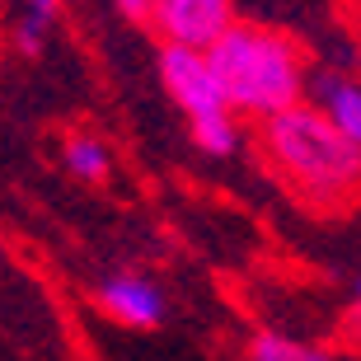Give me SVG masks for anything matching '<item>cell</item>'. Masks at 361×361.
Here are the masks:
<instances>
[{"label":"cell","mask_w":361,"mask_h":361,"mask_svg":"<svg viewBox=\"0 0 361 361\" xmlns=\"http://www.w3.org/2000/svg\"><path fill=\"white\" fill-rule=\"evenodd\" d=\"M207 66L226 94L230 113L268 122L272 113L300 104L305 90V56L291 38L258 24H230L221 38L207 47Z\"/></svg>","instance_id":"obj_1"},{"label":"cell","mask_w":361,"mask_h":361,"mask_svg":"<svg viewBox=\"0 0 361 361\" xmlns=\"http://www.w3.org/2000/svg\"><path fill=\"white\" fill-rule=\"evenodd\" d=\"M263 146L281 178L305 197L343 202L357 183V146L343 141L314 104H291L272 113L263 122Z\"/></svg>","instance_id":"obj_2"},{"label":"cell","mask_w":361,"mask_h":361,"mask_svg":"<svg viewBox=\"0 0 361 361\" xmlns=\"http://www.w3.org/2000/svg\"><path fill=\"white\" fill-rule=\"evenodd\" d=\"M146 19L164 38V47L207 52L235 24V10L230 0H146Z\"/></svg>","instance_id":"obj_3"},{"label":"cell","mask_w":361,"mask_h":361,"mask_svg":"<svg viewBox=\"0 0 361 361\" xmlns=\"http://www.w3.org/2000/svg\"><path fill=\"white\" fill-rule=\"evenodd\" d=\"M160 75H164V90L174 94V104L183 108L188 118H216V113H230L226 94H221L212 66H207V52L164 47L160 52Z\"/></svg>","instance_id":"obj_4"},{"label":"cell","mask_w":361,"mask_h":361,"mask_svg":"<svg viewBox=\"0 0 361 361\" xmlns=\"http://www.w3.org/2000/svg\"><path fill=\"white\" fill-rule=\"evenodd\" d=\"M99 310L127 329H155L164 319V291L146 277H108L99 286Z\"/></svg>","instance_id":"obj_5"},{"label":"cell","mask_w":361,"mask_h":361,"mask_svg":"<svg viewBox=\"0 0 361 361\" xmlns=\"http://www.w3.org/2000/svg\"><path fill=\"white\" fill-rule=\"evenodd\" d=\"M314 108L329 118V127L343 141H352V146L361 141V90L348 75H319V104Z\"/></svg>","instance_id":"obj_6"},{"label":"cell","mask_w":361,"mask_h":361,"mask_svg":"<svg viewBox=\"0 0 361 361\" xmlns=\"http://www.w3.org/2000/svg\"><path fill=\"white\" fill-rule=\"evenodd\" d=\"M61 160H66V169L75 178H85V183H99V178H108V169H113V155H108V146L99 136H71Z\"/></svg>","instance_id":"obj_7"},{"label":"cell","mask_w":361,"mask_h":361,"mask_svg":"<svg viewBox=\"0 0 361 361\" xmlns=\"http://www.w3.org/2000/svg\"><path fill=\"white\" fill-rule=\"evenodd\" d=\"M249 361H334V357L324 348H310V343H295V338H281V334H254Z\"/></svg>","instance_id":"obj_8"},{"label":"cell","mask_w":361,"mask_h":361,"mask_svg":"<svg viewBox=\"0 0 361 361\" xmlns=\"http://www.w3.org/2000/svg\"><path fill=\"white\" fill-rule=\"evenodd\" d=\"M192 141H197L207 155H235L240 146V127L230 113H216V118H192Z\"/></svg>","instance_id":"obj_9"},{"label":"cell","mask_w":361,"mask_h":361,"mask_svg":"<svg viewBox=\"0 0 361 361\" xmlns=\"http://www.w3.org/2000/svg\"><path fill=\"white\" fill-rule=\"evenodd\" d=\"M42 38H47V24L24 14V19H19V28H14V47H19L24 56H38L42 52Z\"/></svg>","instance_id":"obj_10"},{"label":"cell","mask_w":361,"mask_h":361,"mask_svg":"<svg viewBox=\"0 0 361 361\" xmlns=\"http://www.w3.org/2000/svg\"><path fill=\"white\" fill-rule=\"evenodd\" d=\"M56 10H61V0H24V14L28 19H42V24H52Z\"/></svg>","instance_id":"obj_11"},{"label":"cell","mask_w":361,"mask_h":361,"mask_svg":"<svg viewBox=\"0 0 361 361\" xmlns=\"http://www.w3.org/2000/svg\"><path fill=\"white\" fill-rule=\"evenodd\" d=\"M118 5L132 14V19H146V0H118Z\"/></svg>","instance_id":"obj_12"}]
</instances>
